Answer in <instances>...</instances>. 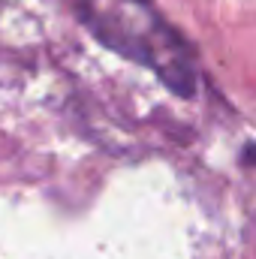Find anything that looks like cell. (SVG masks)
<instances>
[{"label": "cell", "instance_id": "obj_1", "mask_svg": "<svg viewBox=\"0 0 256 259\" xmlns=\"http://www.w3.org/2000/svg\"><path fill=\"white\" fill-rule=\"evenodd\" d=\"M78 9L103 46L148 66L172 94H196V55L190 42L151 0H78Z\"/></svg>", "mask_w": 256, "mask_h": 259}]
</instances>
